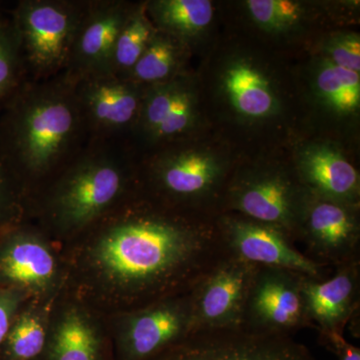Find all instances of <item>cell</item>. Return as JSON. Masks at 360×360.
Returning a JSON list of instances; mask_svg holds the SVG:
<instances>
[{"label":"cell","mask_w":360,"mask_h":360,"mask_svg":"<svg viewBox=\"0 0 360 360\" xmlns=\"http://www.w3.org/2000/svg\"><path fill=\"white\" fill-rule=\"evenodd\" d=\"M139 195L96 222L90 260L103 281L141 307L191 292L226 250L217 217Z\"/></svg>","instance_id":"6da1fadb"},{"label":"cell","mask_w":360,"mask_h":360,"mask_svg":"<svg viewBox=\"0 0 360 360\" xmlns=\"http://www.w3.org/2000/svg\"><path fill=\"white\" fill-rule=\"evenodd\" d=\"M75 82L66 71L27 80L0 110V153L26 205L91 139Z\"/></svg>","instance_id":"7a4b0ae2"},{"label":"cell","mask_w":360,"mask_h":360,"mask_svg":"<svg viewBox=\"0 0 360 360\" xmlns=\"http://www.w3.org/2000/svg\"><path fill=\"white\" fill-rule=\"evenodd\" d=\"M139 158L127 139H90L27 205L59 231H84L137 193Z\"/></svg>","instance_id":"3957f363"},{"label":"cell","mask_w":360,"mask_h":360,"mask_svg":"<svg viewBox=\"0 0 360 360\" xmlns=\"http://www.w3.org/2000/svg\"><path fill=\"white\" fill-rule=\"evenodd\" d=\"M139 184L144 195L162 205L198 212L210 200H221L225 165L184 139L139 155Z\"/></svg>","instance_id":"277c9868"},{"label":"cell","mask_w":360,"mask_h":360,"mask_svg":"<svg viewBox=\"0 0 360 360\" xmlns=\"http://www.w3.org/2000/svg\"><path fill=\"white\" fill-rule=\"evenodd\" d=\"M89 0H20L13 11L27 79L65 71Z\"/></svg>","instance_id":"5b68a950"},{"label":"cell","mask_w":360,"mask_h":360,"mask_svg":"<svg viewBox=\"0 0 360 360\" xmlns=\"http://www.w3.org/2000/svg\"><path fill=\"white\" fill-rule=\"evenodd\" d=\"M309 193L286 170H248L224 187V212L241 215L283 232L293 243Z\"/></svg>","instance_id":"8992f818"},{"label":"cell","mask_w":360,"mask_h":360,"mask_svg":"<svg viewBox=\"0 0 360 360\" xmlns=\"http://www.w3.org/2000/svg\"><path fill=\"white\" fill-rule=\"evenodd\" d=\"M153 360H316L292 335L239 328L189 333Z\"/></svg>","instance_id":"52a82bcc"},{"label":"cell","mask_w":360,"mask_h":360,"mask_svg":"<svg viewBox=\"0 0 360 360\" xmlns=\"http://www.w3.org/2000/svg\"><path fill=\"white\" fill-rule=\"evenodd\" d=\"M195 86L186 72L144 90L129 142L139 155L184 141L198 122Z\"/></svg>","instance_id":"ba28073f"},{"label":"cell","mask_w":360,"mask_h":360,"mask_svg":"<svg viewBox=\"0 0 360 360\" xmlns=\"http://www.w3.org/2000/svg\"><path fill=\"white\" fill-rule=\"evenodd\" d=\"M257 267L225 251L189 292L193 331L241 328Z\"/></svg>","instance_id":"9c48e42d"},{"label":"cell","mask_w":360,"mask_h":360,"mask_svg":"<svg viewBox=\"0 0 360 360\" xmlns=\"http://www.w3.org/2000/svg\"><path fill=\"white\" fill-rule=\"evenodd\" d=\"M304 276L292 270L258 266L246 300L241 328L286 335L311 328L302 293Z\"/></svg>","instance_id":"30bf717a"},{"label":"cell","mask_w":360,"mask_h":360,"mask_svg":"<svg viewBox=\"0 0 360 360\" xmlns=\"http://www.w3.org/2000/svg\"><path fill=\"white\" fill-rule=\"evenodd\" d=\"M75 79L77 101L90 139L129 141L146 89L112 73Z\"/></svg>","instance_id":"8fae6325"},{"label":"cell","mask_w":360,"mask_h":360,"mask_svg":"<svg viewBox=\"0 0 360 360\" xmlns=\"http://www.w3.org/2000/svg\"><path fill=\"white\" fill-rule=\"evenodd\" d=\"M305 257L326 266L359 259V205H345L309 195L296 232Z\"/></svg>","instance_id":"7c38bea8"},{"label":"cell","mask_w":360,"mask_h":360,"mask_svg":"<svg viewBox=\"0 0 360 360\" xmlns=\"http://www.w3.org/2000/svg\"><path fill=\"white\" fill-rule=\"evenodd\" d=\"M217 225L225 250L248 264L292 270L319 281L330 276L331 267L305 257L274 227L233 213L217 215Z\"/></svg>","instance_id":"4fadbf2b"},{"label":"cell","mask_w":360,"mask_h":360,"mask_svg":"<svg viewBox=\"0 0 360 360\" xmlns=\"http://www.w3.org/2000/svg\"><path fill=\"white\" fill-rule=\"evenodd\" d=\"M193 331L189 292L163 298L123 316L120 350L124 360H153Z\"/></svg>","instance_id":"5bb4252c"},{"label":"cell","mask_w":360,"mask_h":360,"mask_svg":"<svg viewBox=\"0 0 360 360\" xmlns=\"http://www.w3.org/2000/svg\"><path fill=\"white\" fill-rule=\"evenodd\" d=\"M134 6L125 0H89L66 72L75 78L110 73L116 39Z\"/></svg>","instance_id":"9a60e30c"},{"label":"cell","mask_w":360,"mask_h":360,"mask_svg":"<svg viewBox=\"0 0 360 360\" xmlns=\"http://www.w3.org/2000/svg\"><path fill=\"white\" fill-rule=\"evenodd\" d=\"M302 293L311 326L319 333H342L359 309L360 259L338 265L321 281L304 276Z\"/></svg>","instance_id":"2e32d148"},{"label":"cell","mask_w":360,"mask_h":360,"mask_svg":"<svg viewBox=\"0 0 360 360\" xmlns=\"http://www.w3.org/2000/svg\"><path fill=\"white\" fill-rule=\"evenodd\" d=\"M296 176L310 195L359 205V172L333 146L311 144L303 148L297 158Z\"/></svg>","instance_id":"e0dca14e"},{"label":"cell","mask_w":360,"mask_h":360,"mask_svg":"<svg viewBox=\"0 0 360 360\" xmlns=\"http://www.w3.org/2000/svg\"><path fill=\"white\" fill-rule=\"evenodd\" d=\"M0 251V276L15 290L44 293L58 274V260L37 232L21 231L7 239Z\"/></svg>","instance_id":"ac0fdd59"},{"label":"cell","mask_w":360,"mask_h":360,"mask_svg":"<svg viewBox=\"0 0 360 360\" xmlns=\"http://www.w3.org/2000/svg\"><path fill=\"white\" fill-rule=\"evenodd\" d=\"M220 87L234 112L245 120H264L278 110L271 80L250 59L233 58L225 65L220 75Z\"/></svg>","instance_id":"d6986e66"},{"label":"cell","mask_w":360,"mask_h":360,"mask_svg":"<svg viewBox=\"0 0 360 360\" xmlns=\"http://www.w3.org/2000/svg\"><path fill=\"white\" fill-rule=\"evenodd\" d=\"M101 335L89 314L77 307L63 310L47 336L49 360H99Z\"/></svg>","instance_id":"ffe728a7"},{"label":"cell","mask_w":360,"mask_h":360,"mask_svg":"<svg viewBox=\"0 0 360 360\" xmlns=\"http://www.w3.org/2000/svg\"><path fill=\"white\" fill-rule=\"evenodd\" d=\"M144 4L156 30L187 47L207 30L214 14L212 1L207 0H151Z\"/></svg>","instance_id":"44dd1931"},{"label":"cell","mask_w":360,"mask_h":360,"mask_svg":"<svg viewBox=\"0 0 360 360\" xmlns=\"http://www.w3.org/2000/svg\"><path fill=\"white\" fill-rule=\"evenodd\" d=\"M187 52L186 44L158 30L148 49L124 78L144 89L174 79L186 72Z\"/></svg>","instance_id":"7402d4cb"},{"label":"cell","mask_w":360,"mask_h":360,"mask_svg":"<svg viewBox=\"0 0 360 360\" xmlns=\"http://www.w3.org/2000/svg\"><path fill=\"white\" fill-rule=\"evenodd\" d=\"M315 92L321 103L340 116L354 115L360 108V75L322 59L316 70Z\"/></svg>","instance_id":"603a6c76"},{"label":"cell","mask_w":360,"mask_h":360,"mask_svg":"<svg viewBox=\"0 0 360 360\" xmlns=\"http://www.w3.org/2000/svg\"><path fill=\"white\" fill-rule=\"evenodd\" d=\"M158 30L149 20L144 2L135 4L116 39L111 56L110 73L124 78L148 49Z\"/></svg>","instance_id":"cb8c5ba5"},{"label":"cell","mask_w":360,"mask_h":360,"mask_svg":"<svg viewBox=\"0 0 360 360\" xmlns=\"http://www.w3.org/2000/svg\"><path fill=\"white\" fill-rule=\"evenodd\" d=\"M20 37L11 13L0 11V110L27 82Z\"/></svg>","instance_id":"d4e9b609"},{"label":"cell","mask_w":360,"mask_h":360,"mask_svg":"<svg viewBox=\"0 0 360 360\" xmlns=\"http://www.w3.org/2000/svg\"><path fill=\"white\" fill-rule=\"evenodd\" d=\"M46 315L44 310L32 307L14 319L7 335V352L13 360H32L46 347Z\"/></svg>","instance_id":"484cf974"},{"label":"cell","mask_w":360,"mask_h":360,"mask_svg":"<svg viewBox=\"0 0 360 360\" xmlns=\"http://www.w3.org/2000/svg\"><path fill=\"white\" fill-rule=\"evenodd\" d=\"M246 6L252 20L271 33L290 32L300 25L307 13L302 4L290 0H250Z\"/></svg>","instance_id":"4316f807"},{"label":"cell","mask_w":360,"mask_h":360,"mask_svg":"<svg viewBox=\"0 0 360 360\" xmlns=\"http://www.w3.org/2000/svg\"><path fill=\"white\" fill-rule=\"evenodd\" d=\"M25 205V193L0 153V225L20 219Z\"/></svg>","instance_id":"83f0119b"},{"label":"cell","mask_w":360,"mask_h":360,"mask_svg":"<svg viewBox=\"0 0 360 360\" xmlns=\"http://www.w3.org/2000/svg\"><path fill=\"white\" fill-rule=\"evenodd\" d=\"M324 58L345 70L360 71V39L356 33H340L324 44Z\"/></svg>","instance_id":"f1b7e54d"},{"label":"cell","mask_w":360,"mask_h":360,"mask_svg":"<svg viewBox=\"0 0 360 360\" xmlns=\"http://www.w3.org/2000/svg\"><path fill=\"white\" fill-rule=\"evenodd\" d=\"M22 293L25 292L15 288H0V345L6 340L22 300Z\"/></svg>","instance_id":"f546056e"},{"label":"cell","mask_w":360,"mask_h":360,"mask_svg":"<svg viewBox=\"0 0 360 360\" xmlns=\"http://www.w3.org/2000/svg\"><path fill=\"white\" fill-rule=\"evenodd\" d=\"M321 340L331 352H335L338 360H360V349L345 340L342 333H319Z\"/></svg>","instance_id":"4dcf8cb0"},{"label":"cell","mask_w":360,"mask_h":360,"mask_svg":"<svg viewBox=\"0 0 360 360\" xmlns=\"http://www.w3.org/2000/svg\"><path fill=\"white\" fill-rule=\"evenodd\" d=\"M0 6H1V4H0Z\"/></svg>","instance_id":"1f68e13d"}]
</instances>
